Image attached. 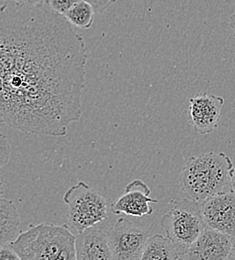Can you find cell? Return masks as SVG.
<instances>
[{"label": "cell", "instance_id": "1", "mask_svg": "<svg viewBox=\"0 0 235 260\" xmlns=\"http://www.w3.org/2000/svg\"><path fill=\"white\" fill-rule=\"evenodd\" d=\"M83 37L48 1L1 8L0 119L27 134L66 136L86 81Z\"/></svg>", "mask_w": 235, "mask_h": 260}, {"label": "cell", "instance_id": "2", "mask_svg": "<svg viewBox=\"0 0 235 260\" xmlns=\"http://www.w3.org/2000/svg\"><path fill=\"white\" fill-rule=\"evenodd\" d=\"M231 158L224 152H206L193 156L183 166L180 183L187 199L202 203L212 196L231 190Z\"/></svg>", "mask_w": 235, "mask_h": 260}, {"label": "cell", "instance_id": "3", "mask_svg": "<svg viewBox=\"0 0 235 260\" xmlns=\"http://www.w3.org/2000/svg\"><path fill=\"white\" fill-rule=\"evenodd\" d=\"M9 246L22 260H76V236L68 225H29Z\"/></svg>", "mask_w": 235, "mask_h": 260}, {"label": "cell", "instance_id": "4", "mask_svg": "<svg viewBox=\"0 0 235 260\" xmlns=\"http://www.w3.org/2000/svg\"><path fill=\"white\" fill-rule=\"evenodd\" d=\"M160 225L180 256L185 255L188 248L206 228L200 204L187 198L169 201L167 211L162 216Z\"/></svg>", "mask_w": 235, "mask_h": 260}, {"label": "cell", "instance_id": "5", "mask_svg": "<svg viewBox=\"0 0 235 260\" xmlns=\"http://www.w3.org/2000/svg\"><path fill=\"white\" fill-rule=\"evenodd\" d=\"M63 201L68 206V226L78 234L107 218L105 198L84 181L71 186L63 195Z\"/></svg>", "mask_w": 235, "mask_h": 260}, {"label": "cell", "instance_id": "6", "mask_svg": "<svg viewBox=\"0 0 235 260\" xmlns=\"http://www.w3.org/2000/svg\"><path fill=\"white\" fill-rule=\"evenodd\" d=\"M115 260H140L150 237L149 231L119 218L106 231Z\"/></svg>", "mask_w": 235, "mask_h": 260}, {"label": "cell", "instance_id": "7", "mask_svg": "<svg viewBox=\"0 0 235 260\" xmlns=\"http://www.w3.org/2000/svg\"><path fill=\"white\" fill-rule=\"evenodd\" d=\"M202 217L206 228L235 234V193L222 192L200 203Z\"/></svg>", "mask_w": 235, "mask_h": 260}, {"label": "cell", "instance_id": "8", "mask_svg": "<svg viewBox=\"0 0 235 260\" xmlns=\"http://www.w3.org/2000/svg\"><path fill=\"white\" fill-rule=\"evenodd\" d=\"M224 98L202 92L189 99V121L200 135L210 134L218 125Z\"/></svg>", "mask_w": 235, "mask_h": 260}, {"label": "cell", "instance_id": "9", "mask_svg": "<svg viewBox=\"0 0 235 260\" xmlns=\"http://www.w3.org/2000/svg\"><path fill=\"white\" fill-rule=\"evenodd\" d=\"M150 194L151 189L147 184L141 179H135L125 186L124 194L112 203L111 211L115 215L125 214L133 217L151 215L154 210L150 203H158V200Z\"/></svg>", "mask_w": 235, "mask_h": 260}, {"label": "cell", "instance_id": "10", "mask_svg": "<svg viewBox=\"0 0 235 260\" xmlns=\"http://www.w3.org/2000/svg\"><path fill=\"white\" fill-rule=\"evenodd\" d=\"M232 235L206 228L188 248L184 257L189 260H226L232 249Z\"/></svg>", "mask_w": 235, "mask_h": 260}, {"label": "cell", "instance_id": "11", "mask_svg": "<svg viewBox=\"0 0 235 260\" xmlns=\"http://www.w3.org/2000/svg\"><path fill=\"white\" fill-rule=\"evenodd\" d=\"M76 260H115L106 232L89 228L76 236Z\"/></svg>", "mask_w": 235, "mask_h": 260}, {"label": "cell", "instance_id": "12", "mask_svg": "<svg viewBox=\"0 0 235 260\" xmlns=\"http://www.w3.org/2000/svg\"><path fill=\"white\" fill-rule=\"evenodd\" d=\"M20 224V215L16 205L10 199H0V244L9 245L15 238Z\"/></svg>", "mask_w": 235, "mask_h": 260}, {"label": "cell", "instance_id": "13", "mask_svg": "<svg viewBox=\"0 0 235 260\" xmlns=\"http://www.w3.org/2000/svg\"><path fill=\"white\" fill-rule=\"evenodd\" d=\"M179 257L178 250L167 236L154 234L149 237L140 260H177Z\"/></svg>", "mask_w": 235, "mask_h": 260}, {"label": "cell", "instance_id": "14", "mask_svg": "<svg viewBox=\"0 0 235 260\" xmlns=\"http://www.w3.org/2000/svg\"><path fill=\"white\" fill-rule=\"evenodd\" d=\"M95 9L88 2L80 0L64 15L68 21L77 28L89 29L94 23Z\"/></svg>", "mask_w": 235, "mask_h": 260}, {"label": "cell", "instance_id": "15", "mask_svg": "<svg viewBox=\"0 0 235 260\" xmlns=\"http://www.w3.org/2000/svg\"><path fill=\"white\" fill-rule=\"evenodd\" d=\"M53 10L59 14L65 15L68 11L80 0H47Z\"/></svg>", "mask_w": 235, "mask_h": 260}, {"label": "cell", "instance_id": "16", "mask_svg": "<svg viewBox=\"0 0 235 260\" xmlns=\"http://www.w3.org/2000/svg\"><path fill=\"white\" fill-rule=\"evenodd\" d=\"M11 155L10 150V144L8 141V138L1 133L0 134V166L3 167L5 164H7Z\"/></svg>", "mask_w": 235, "mask_h": 260}, {"label": "cell", "instance_id": "17", "mask_svg": "<svg viewBox=\"0 0 235 260\" xmlns=\"http://www.w3.org/2000/svg\"><path fill=\"white\" fill-rule=\"evenodd\" d=\"M88 2L95 9L96 12L102 13L107 10L112 4H114L117 0H84Z\"/></svg>", "mask_w": 235, "mask_h": 260}, {"label": "cell", "instance_id": "18", "mask_svg": "<svg viewBox=\"0 0 235 260\" xmlns=\"http://www.w3.org/2000/svg\"><path fill=\"white\" fill-rule=\"evenodd\" d=\"M0 260H22L20 256L9 246H1L0 249Z\"/></svg>", "mask_w": 235, "mask_h": 260}, {"label": "cell", "instance_id": "19", "mask_svg": "<svg viewBox=\"0 0 235 260\" xmlns=\"http://www.w3.org/2000/svg\"><path fill=\"white\" fill-rule=\"evenodd\" d=\"M21 3L29 5V6H35V5H40L43 4L45 2H47V0H19Z\"/></svg>", "mask_w": 235, "mask_h": 260}, {"label": "cell", "instance_id": "20", "mask_svg": "<svg viewBox=\"0 0 235 260\" xmlns=\"http://www.w3.org/2000/svg\"><path fill=\"white\" fill-rule=\"evenodd\" d=\"M230 183H231V190H232V192L235 193V166L232 172H231V181H230Z\"/></svg>", "mask_w": 235, "mask_h": 260}, {"label": "cell", "instance_id": "21", "mask_svg": "<svg viewBox=\"0 0 235 260\" xmlns=\"http://www.w3.org/2000/svg\"><path fill=\"white\" fill-rule=\"evenodd\" d=\"M230 259L235 260V234L232 238V249H231V253L229 256Z\"/></svg>", "mask_w": 235, "mask_h": 260}, {"label": "cell", "instance_id": "22", "mask_svg": "<svg viewBox=\"0 0 235 260\" xmlns=\"http://www.w3.org/2000/svg\"><path fill=\"white\" fill-rule=\"evenodd\" d=\"M230 27H231L232 30H233V36H234L235 39V12L231 15V17H230Z\"/></svg>", "mask_w": 235, "mask_h": 260}, {"label": "cell", "instance_id": "23", "mask_svg": "<svg viewBox=\"0 0 235 260\" xmlns=\"http://www.w3.org/2000/svg\"><path fill=\"white\" fill-rule=\"evenodd\" d=\"M16 1H19V0H0V2H1V7L0 8H3L6 5H8V4L12 3V2H16Z\"/></svg>", "mask_w": 235, "mask_h": 260}, {"label": "cell", "instance_id": "24", "mask_svg": "<svg viewBox=\"0 0 235 260\" xmlns=\"http://www.w3.org/2000/svg\"><path fill=\"white\" fill-rule=\"evenodd\" d=\"M177 260H189L188 258H186V257H184V256H180L179 258Z\"/></svg>", "mask_w": 235, "mask_h": 260}, {"label": "cell", "instance_id": "25", "mask_svg": "<svg viewBox=\"0 0 235 260\" xmlns=\"http://www.w3.org/2000/svg\"><path fill=\"white\" fill-rule=\"evenodd\" d=\"M226 260H232V259H230V258H228V259H226Z\"/></svg>", "mask_w": 235, "mask_h": 260}]
</instances>
